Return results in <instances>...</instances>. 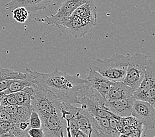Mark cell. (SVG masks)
Listing matches in <instances>:
<instances>
[{
	"label": "cell",
	"mask_w": 155,
	"mask_h": 137,
	"mask_svg": "<svg viewBox=\"0 0 155 137\" xmlns=\"http://www.w3.org/2000/svg\"><path fill=\"white\" fill-rule=\"evenodd\" d=\"M129 56L128 54L124 55L116 53L110 58L93 60L89 67L112 82L123 81L126 74Z\"/></svg>",
	"instance_id": "obj_2"
},
{
	"label": "cell",
	"mask_w": 155,
	"mask_h": 137,
	"mask_svg": "<svg viewBox=\"0 0 155 137\" xmlns=\"http://www.w3.org/2000/svg\"><path fill=\"white\" fill-rule=\"evenodd\" d=\"M94 117L97 137H116L110 127L108 118Z\"/></svg>",
	"instance_id": "obj_17"
},
{
	"label": "cell",
	"mask_w": 155,
	"mask_h": 137,
	"mask_svg": "<svg viewBox=\"0 0 155 137\" xmlns=\"http://www.w3.org/2000/svg\"><path fill=\"white\" fill-rule=\"evenodd\" d=\"M75 137H91V136L85 134V133L83 132L82 131L79 130L76 133Z\"/></svg>",
	"instance_id": "obj_35"
},
{
	"label": "cell",
	"mask_w": 155,
	"mask_h": 137,
	"mask_svg": "<svg viewBox=\"0 0 155 137\" xmlns=\"http://www.w3.org/2000/svg\"><path fill=\"white\" fill-rule=\"evenodd\" d=\"M29 123H30L31 128H41L42 121L38 113L32 110L29 118Z\"/></svg>",
	"instance_id": "obj_24"
},
{
	"label": "cell",
	"mask_w": 155,
	"mask_h": 137,
	"mask_svg": "<svg viewBox=\"0 0 155 137\" xmlns=\"http://www.w3.org/2000/svg\"><path fill=\"white\" fill-rule=\"evenodd\" d=\"M17 124L18 127L22 131H28L29 129H31L30 127V123H29V120H23L19 121Z\"/></svg>",
	"instance_id": "obj_30"
},
{
	"label": "cell",
	"mask_w": 155,
	"mask_h": 137,
	"mask_svg": "<svg viewBox=\"0 0 155 137\" xmlns=\"http://www.w3.org/2000/svg\"><path fill=\"white\" fill-rule=\"evenodd\" d=\"M10 133H12L17 137H30L28 135V131H22L18 127L17 124L12 123V128H11Z\"/></svg>",
	"instance_id": "obj_25"
},
{
	"label": "cell",
	"mask_w": 155,
	"mask_h": 137,
	"mask_svg": "<svg viewBox=\"0 0 155 137\" xmlns=\"http://www.w3.org/2000/svg\"><path fill=\"white\" fill-rule=\"evenodd\" d=\"M53 0H11L5 4V9L12 11L19 7H23L29 13L46 9L47 6Z\"/></svg>",
	"instance_id": "obj_12"
},
{
	"label": "cell",
	"mask_w": 155,
	"mask_h": 137,
	"mask_svg": "<svg viewBox=\"0 0 155 137\" xmlns=\"http://www.w3.org/2000/svg\"><path fill=\"white\" fill-rule=\"evenodd\" d=\"M135 99L134 97L119 99L116 100H106L105 103L106 109L120 117L131 116V112Z\"/></svg>",
	"instance_id": "obj_11"
},
{
	"label": "cell",
	"mask_w": 155,
	"mask_h": 137,
	"mask_svg": "<svg viewBox=\"0 0 155 137\" xmlns=\"http://www.w3.org/2000/svg\"><path fill=\"white\" fill-rule=\"evenodd\" d=\"M71 112L78 125L79 129L91 137H97L95 129L94 117L86 109L77 107L72 104Z\"/></svg>",
	"instance_id": "obj_9"
},
{
	"label": "cell",
	"mask_w": 155,
	"mask_h": 137,
	"mask_svg": "<svg viewBox=\"0 0 155 137\" xmlns=\"http://www.w3.org/2000/svg\"><path fill=\"white\" fill-rule=\"evenodd\" d=\"M27 76L23 79H12L10 80L9 87L7 90H4L5 94L15 93L16 92L23 90L25 87L32 86L34 84L31 75L28 73Z\"/></svg>",
	"instance_id": "obj_18"
},
{
	"label": "cell",
	"mask_w": 155,
	"mask_h": 137,
	"mask_svg": "<svg viewBox=\"0 0 155 137\" xmlns=\"http://www.w3.org/2000/svg\"><path fill=\"white\" fill-rule=\"evenodd\" d=\"M17 105L19 106H31V96L23 90L16 92L13 93Z\"/></svg>",
	"instance_id": "obj_22"
},
{
	"label": "cell",
	"mask_w": 155,
	"mask_h": 137,
	"mask_svg": "<svg viewBox=\"0 0 155 137\" xmlns=\"http://www.w3.org/2000/svg\"><path fill=\"white\" fill-rule=\"evenodd\" d=\"M4 107L5 110L12 116H15V114L17 112L18 105H8L6 106H3Z\"/></svg>",
	"instance_id": "obj_29"
},
{
	"label": "cell",
	"mask_w": 155,
	"mask_h": 137,
	"mask_svg": "<svg viewBox=\"0 0 155 137\" xmlns=\"http://www.w3.org/2000/svg\"><path fill=\"white\" fill-rule=\"evenodd\" d=\"M10 80H11L4 79H2L0 80V92L4 91L8 88L10 83Z\"/></svg>",
	"instance_id": "obj_32"
},
{
	"label": "cell",
	"mask_w": 155,
	"mask_h": 137,
	"mask_svg": "<svg viewBox=\"0 0 155 137\" xmlns=\"http://www.w3.org/2000/svg\"><path fill=\"white\" fill-rule=\"evenodd\" d=\"M155 87V59L154 56L147 57L146 69L142 82L136 90L145 92L151 88Z\"/></svg>",
	"instance_id": "obj_15"
},
{
	"label": "cell",
	"mask_w": 155,
	"mask_h": 137,
	"mask_svg": "<svg viewBox=\"0 0 155 137\" xmlns=\"http://www.w3.org/2000/svg\"><path fill=\"white\" fill-rule=\"evenodd\" d=\"M133 97L137 100H141L149 103L154 107L155 105V87L151 88L145 92L134 90Z\"/></svg>",
	"instance_id": "obj_19"
},
{
	"label": "cell",
	"mask_w": 155,
	"mask_h": 137,
	"mask_svg": "<svg viewBox=\"0 0 155 137\" xmlns=\"http://www.w3.org/2000/svg\"><path fill=\"white\" fill-rule=\"evenodd\" d=\"M147 55L136 53L129 56L126 74L124 82L135 90L142 82L145 75Z\"/></svg>",
	"instance_id": "obj_5"
},
{
	"label": "cell",
	"mask_w": 155,
	"mask_h": 137,
	"mask_svg": "<svg viewBox=\"0 0 155 137\" xmlns=\"http://www.w3.org/2000/svg\"><path fill=\"white\" fill-rule=\"evenodd\" d=\"M87 80L92 87L106 98L110 87L112 83V81L109 80L99 73L94 71L91 67L88 69Z\"/></svg>",
	"instance_id": "obj_13"
},
{
	"label": "cell",
	"mask_w": 155,
	"mask_h": 137,
	"mask_svg": "<svg viewBox=\"0 0 155 137\" xmlns=\"http://www.w3.org/2000/svg\"><path fill=\"white\" fill-rule=\"evenodd\" d=\"M2 79V78H0V80H1Z\"/></svg>",
	"instance_id": "obj_38"
},
{
	"label": "cell",
	"mask_w": 155,
	"mask_h": 137,
	"mask_svg": "<svg viewBox=\"0 0 155 137\" xmlns=\"http://www.w3.org/2000/svg\"><path fill=\"white\" fill-rule=\"evenodd\" d=\"M119 137H130V136H127V135H124V134H120V135Z\"/></svg>",
	"instance_id": "obj_37"
},
{
	"label": "cell",
	"mask_w": 155,
	"mask_h": 137,
	"mask_svg": "<svg viewBox=\"0 0 155 137\" xmlns=\"http://www.w3.org/2000/svg\"><path fill=\"white\" fill-rule=\"evenodd\" d=\"M124 127V125L123 124L122 122H121L120 119L117 120V123H116V129L121 133V131H122V129Z\"/></svg>",
	"instance_id": "obj_34"
},
{
	"label": "cell",
	"mask_w": 155,
	"mask_h": 137,
	"mask_svg": "<svg viewBox=\"0 0 155 137\" xmlns=\"http://www.w3.org/2000/svg\"><path fill=\"white\" fill-rule=\"evenodd\" d=\"M40 119L44 137H60L61 133L66 131L67 123L60 116L50 114Z\"/></svg>",
	"instance_id": "obj_10"
},
{
	"label": "cell",
	"mask_w": 155,
	"mask_h": 137,
	"mask_svg": "<svg viewBox=\"0 0 155 137\" xmlns=\"http://www.w3.org/2000/svg\"><path fill=\"white\" fill-rule=\"evenodd\" d=\"M11 128H12V122L0 121V135L9 132Z\"/></svg>",
	"instance_id": "obj_26"
},
{
	"label": "cell",
	"mask_w": 155,
	"mask_h": 137,
	"mask_svg": "<svg viewBox=\"0 0 155 137\" xmlns=\"http://www.w3.org/2000/svg\"><path fill=\"white\" fill-rule=\"evenodd\" d=\"M61 26L66 29L67 33L75 38H83L94 27L93 24L88 23L74 13L66 18Z\"/></svg>",
	"instance_id": "obj_8"
},
{
	"label": "cell",
	"mask_w": 155,
	"mask_h": 137,
	"mask_svg": "<svg viewBox=\"0 0 155 137\" xmlns=\"http://www.w3.org/2000/svg\"><path fill=\"white\" fill-rule=\"evenodd\" d=\"M120 120L122 122L124 126H128V127L137 129L140 126L143 125L137 118L133 116H130L124 117H120Z\"/></svg>",
	"instance_id": "obj_23"
},
{
	"label": "cell",
	"mask_w": 155,
	"mask_h": 137,
	"mask_svg": "<svg viewBox=\"0 0 155 137\" xmlns=\"http://www.w3.org/2000/svg\"><path fill=\"white\" fill-rule=\"evenodd\" d=\"M134 128L133 127H128V126H124L122 131H121V134H124L125 135H127L128 136L130 134L133 132V131L134 130Z\"/></svg>",
	"instance_id": "obj_33"
},
{
	"label": "cell",
	"mask_w": 155,
	"mask_h": 137,
	"mask_svg": "<svg viewBox=\"0 0 155 137\" xmlns=\"http://www.w3.org/2000/svg\"><path fill=\"white\" fill-rule=\"evenodd\" d=\"M27 73H23L7 68L0 67V78L4 79H23L27 77Z\"/></svg>",
	"instance_id": "obj_20"
},
{
	"label": "cell",
	"mask_w": 155,
	"mask_h": 137,
	"mask_svg": "<svg viewBox=\"0 0 155 137\" xmlns=\"http://www.w3.org/2000/svg\"><path fill=\"white\" fill-rule=\"evenodd\" d=\"M0 137H17L15 136L14 135H13L12 133H5V134H2L0 135Z\"/></svg>",
	"instance_id": "obj_36"
},
{
	"label": "cell",
	"mask_w": 155,
	"mask_h": 137,
	"mask_svg": "<svg viewBox=\"0 0 155 137\" xmlns=\"http://www.w3.org/2000/svg\"><path fill=\"white\" fill-rule=\"evenodd\" d=\"M106 100L89 83L81 88L77 95L78 104H80L82 108L88 110L93 116L108 119L114 117L117 119L119 117L114 116L106 109Z\"/></svg>",
	"instance_id": "obj_3"
},
{
	"label": "cell",
	"mask_w": 155,
	"mask_h": 137,
	"mask_svg": "<svg viewBox=\"0 0 155 137\" xmlns=\"http://www.w3.org/2000/svg\"><path fill=\"white\" fill-rule=\"evenodd\" d=\"M30 137H44V134L42 128H31L28 131Z\"/></svg>",
	"instance_id": "obj_27"
},
{
	"label": "cell",
	"mask_w": 155,
	"mask_h": 137,
	"mask_svg": "<svg viewBox=\"0 0 155 137\" xmlns=\"http://www.w3.org/2000/svg\"><path fill=\"white\" fill-rule=\"evenodd\" d=\"M131 116L135 117L141 122L146 131L154 128L155 109L149 103L135 99Z\"/></svg>",
	"instance_id": "obj_7"
},
{
	"label": "cell",
	"mask_w": 155,
	"mask_h": 137,
	"mask_svg": "<svg viewBox=\"0 0 155 137\" xmlns=\"http://www.w3.org/2000/svg\"><path fill=\"white\" fill-rule=\"evenodd\" d=\"M32 82L58 100L69 104H78L77 95L79 90L88 84L87 79L77 75L55 69L49 73H43L27 68Z\"/></svg>",
	"instance_id": "obj_1"
},
{
	"label": "cell",
	"mask_w": 155,
	"mask_h": 137,
	"mask_svg": "<svg viewBox=\"0 0 155 137\" xmlns=\"http://www.w3.org/2000/svg\"><path fill=\"white\" fill-rule=\"evenodd\" d=\"M12 11L14 19L20 23H23L27 21L28 19L29 16H30L29 12L23 7H17V8L12 10Z\"/></svg>",
	"instance_id": "obj_21"
},
{
	"label": "cell",
	"mask_w": 155,
	"mask_h": 137,
	"mask_svg": "<svg viewBox=\"0 0 155 137\" xmlns=\"http://www.w3.org/2000/svg\"><path fill=\"white\" fill-rule=\"evenodd\" d=\"M144 131L143 126L141 125L139 127L135 129L133 132L128 135L130 137H142V134Z\"/></svg>",
	"instance_id": "obj_31"
},
{
	"label": "cell",
	"mask_w": 155,
	"mask_h": 137,
	"mask_svg": "<svg viewBox=\"0 0 155 137\" xmlns=\"http://www.w3.org/2000/svg\"><path fill=\"white\" fill-rule=\"evenodd\" d=\"M134 90L125 84L124 81L112 82L109 91L106 96L107 100H116L133 97Z\"/></svg>",
	"instance_id": "obj_14"
},
{
	"label": "cell",
	"mask_w": 155,
	"mask_h": 137,
	"mask_svg": "<svg viewBox=\"0 0 155 137\" xmlns=\"http://www.w3.org/2000/svg\"><path fill=\"white\" fill-rule=\"evenodd\" d=\"M33 86L34 94L31 97V102L32 110L37 112L40 118L50 114L61 117V107L63 103L36 86L35 84Z\"/></svg>",
	"instance_id": "obj_4"
},
{
	"label": "cell",
	"mask_w": 155,
	"mask_h": 137,
	"mask_svg": "<svg viewBox=\"0 0 155 137\" xmlns=\"http://www.w3.org/2000/svg\"><path fill=\"white\" fill-rule=\"evenodd\" d=\"M73 13L93 24L94 27L97 24V7L94 0L81 5Z\"/></svg>",
	"instance_id": "obj_16"
},
{
	"label": "cell",
	"mask_w": 155,
	"mask_h": 137,
	"mask_svg": "<svg viewBox=\"0 0 155 137\" xmlns=\"http://www.w3.org/2000/svg\"><path fill=\"white\" fill-rule=\"evenodd\" d=\"M90 1L93 0H63L61 5L56 14L42 18H36L35 20L46 23L48 26H56L60 28L65 18L71 15L77 8Z\"/></svg>",
	"instance_id": "obj_6"
},
{
	"label": "cell",
	"mask_w": 155,
	"mask_h": 137,
	"mask_svg": "<svg viewBox=\"0 0 155 137\" xmlns=\"http://www.w3.org/2000/svg\"><path fill=\"white\" fill-rule=\"evenodd\" d=\"M12 117L5 110L4 107L0 106V121L12 122Z\"/></svg>",
	"instance_id": "obj_28"
}]
</instances>
